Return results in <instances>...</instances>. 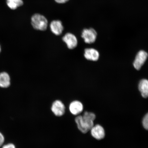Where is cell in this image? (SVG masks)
Wrapping results in <instances>:
<instances>
[{
  "mask_svg": "<svg viewBox=\"0 0 148 148\" xmlns=\"http://www.w3.org/2000/svg\"><path fill=\"white\" fill-rule=\"evenodd\" d=\"M31 24L33 28L36 30L45 31L47 28L48 21L47 18L42 15L36 14L31 18Z\"/></svg>",
  "mask_w": 148,
  "mask_h": 148,
  "instance_id": "obj_1",
  "label": "cell"
},
{
  "mask_svg": "<svg viewBox=\"0 0 148 148\" xmlns=\"http://www.w3.org/2000/svg\"><path fill=\"white\" fill-rule=\"evenodd\" d=\"M77 128L83 134H86L93 127L94 121L83 116H78L75 118Z\"/></svg>",
  "mask_w": 148,
  "mask_h": 148,
  "instance_id": "obj_2",
  "label": "cell"
},
{
  "mask_svg": "<svg viewBox=\"0 0 148 148\" xmlns=\"http://www.w3.org/2000/svg\"><path fill=\"white\" fill-rule=\"evenodd\" d=\"M97 33L93 28L83 29L81 36L86 43L91 44L94 43L97 39Z\"/></svg>",
  "mask_w": 148,
  "mask_h": 148,
  "instance_id": "obj_3",
  "label": "cell"
},
{
  "mask_svg": "<svg viewBox=\"0 0 148 148\" xmlns=\"http://www.w3.org/2000/svg\"><path fill=\"white\" fill-rule=\"evenodd\" d=\"M62 41L66 44L68 49H73L77 47L78 40L76 36L71 33H67L62 38Z\"/></svg>",
  "mask_w": 148,
  "mask_h": 148,
  "instance_id": "obj_4",
  "label": "cell"
},
{
  "mask_svg": "<svg viewBox=\"0 0 148 148\" xmlns=\"http://www.w3.org/2000/svg\"><path fill=\"white\" fill-rule=\"evenodd\" d=\"M148 56L147 52L144 51H140L136 55L133 63L135 69L139 70L147 60Z\"/></svg>",
  "mask_w": 148,
  "mask_h": 148,
  "instance_id": "obj_5",
  "label": "cell"
},
{
  "mask_svg": "<svg viewBox=\"0 0 148 148\" xmlns=\"http://www.w3.org/2000/svg\"><path fill=\"white\" fill-rule=\"evenodd\" d=\"M51 110L56 116H62L65 112L66 108L64 103L59 100L55 101L51 107Z\"/></svg>",
  "mask_w": 148,
  "mask_h": 148,
  "instance_id": "obj_6",
  "label": "cell"
},
{
  "mask_svg": "<svg viewBox=\"0 0 148 148\" xmlns=\"http://www.w3.org/2000/svg\"><path fill=\"white\" fill-rule=\"evenodd\" d=\"M49 27L52 33L57 36H60L64 30L62 22L60 20H53L50 24Z\"/></svg>",
  "mask_w": 148,
  "mask_h": 148,
  "instance_id": "obj_7",
  "label": "cell"
},
{
  "mask_svg": "<svg viewBox=\"0 0 148 148\" xmlns=\"http://www.w3.org/2000/svg\"><path fill=\"white\" fill-rule=\"evenodd\" d=\"M90 131L92 136L96 139L101 140L105 137L104 129L101 125H94Z\"/></svg>",
  "mask_w": 148,
  "mask_h": 148,
  "instance_id": "obj_8",
  "label": "cell"
},
{
  "mask_svg": "<svg viewBox=\"0 0 148 148\" xmlns=\"http://www.w3.org/2000/svg\"><path fill=\"white\" fill-rule=\"evenodd\" d=\"M70 112L74 115L77 116L81 113L83 110L82 103L78 101H74L70 103L69 106Z\"/></svg>",
  "mask_w": 148,
  "mask_h": 148,
  "instance_id": "obj_9",
  "label": "cell"
},
{
  "mask_svg": "<svg viewBox=\"0 0 148 148\" xmlns=\"http://www.w3.org/2000/svg\"><path fill=\"white\" fill-rule=\"evenodd\" d=\"M84 56L87 60L97 61L99 58V53L97 50L92 48H87L85 49Z\"/></svg>",
  "mask_w": 148,
  "mask_h": 148,
  "instance_id": "obj_10",
  "label": "cell"
},
{
  "mask_svg": "<svg viewBox=\"0 0 148 148\" xmlns=\"http://www.w3.org/2000/svg\"><path fill=\"white\" fill-rule=\"evenodd\" d=\"M10 77L8 73L5 72L0 73V88H7L10 86Z\"/></svg>",
  "mask_w": 148,
  "mask_h": 148,
  "instance_id": "obj_11",
  "label": "cell"
},
{
  "mask_svg": "<svg viewBox=\"0 0 148 148\" xmlns=\"http://www.w3.org/2000/svg\"><path fill=\"white\" fill-rule=\"evenodd\" d=\"M138 88L139 90L141 92L142 97L144 98L148 97V80L147 79H142L139 83Z\"/></svg>",
  "mask_w": 148,
  "mask_h": 148,
  "instance_id": "obj_12",
  "label": "cell"
},
{
  "mask_svg": "<svg viewBox=\"0 0 148 148\" xmlns=\"http://www.w3.org/2000/svg\"><path fill=\"white\" fill-rule=\"evenodd\" d=\"M7 4L9 8L15 10L23 4V0H7Z\"/></svg>",
  "mask_w": 148,
  "mask_h": 148,
  "instance_id": "obj_13",
  "label": "cell"
},
{
  "mask_svg": "<svg viewBox=\"0 0 148 148\" xmlns=\"http://www.w3.org/2000/svg\"><path fill=\"white\" fill-rule=\"evenodd\" d=\"M142 124L145 129L148 130V116L145 115L143 119Z\"/></svg>",
  "mask_w": 148,
  "mask_h": 148,
  "instance_id": "obj_14",
  "label": "cell"
},
{
  "mask_svg": "<svg viewBox=\"0 0 148 148\" xmlns=\"http://www.w3.org/2000/svg\"><path fill=\"white\" fill-rule=\"evenodd\" d=\"M5 142L4 136L2 133L0 132V147L3 145Z\"/></svg>",
  "mask_w": 148,
  "mask_h": 148,
  "instance_id": "obj_15",
  "label": "cell"
},
{
  "mask_svg": "<svg viewBox=\"0 0 148 148\" xmlns=\"http://www.w3.org/2000/svg\"><path fill=\"white\" fill-rule=\"evenodd\" d=\"M2 148H16L15 146L12 143H8L3 146Z\"/></svg>",
  "mask_w": 148,
  "mask_h": 148,
  "instance_id": "obj_16",
  "label": "cell"
},
{
  "mask_svg": "<svg viewBox=\"0 0 148 148\" xmlns=\"http://www.w3.org/2000/svg\"><path fill=\"white\" fill-rule=\"evenodd\" d=\"M56 2L60 4H63L67 2L69 0H54Z\"/></svg>",
  "mask_w": 148,
  "mask_h": 148,
  "instance_id": "obj_17",
  "label": "cell"
},
{
  "mask_svg": "<svg viewBox=\"0 0 148 148\" xmlns=\"http://www.w3.org/2000/svg\"><path fill=\"white\" fill-rule=\"evenodd\" d=\"M1 45H0V53H1Z\"/></svg>",
  "mask_w": 148,
  "mask_h": 148,
  "instance_id": "obj_18",
  "label": "cell"
},
{
  "mask_svg": "<svg viewBox=\"0 0 148 148\" xmlns=\"http://www.w3.org/2000/svg\"><path fill=\"white\" fill-rule=\"evenodd\" d=\"M146 115L147 116H148V112L147 113V114H146Z\"/></svg>",
  "mask_w": 148,
  "mask_h": 148,
  "instance_id": "obj_19",
  "label": "cell"
}]
</instances>
